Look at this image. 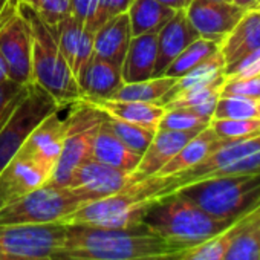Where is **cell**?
<instances>
[{"label":"cell","mask_w":260,"mask_h":260,"mask_svg":"<svg viewBox=\"0 0 260 260\" xmlns=\"http://www.w3.org/2000/svg\"><path fill=\"white\" fill-rule=\"evenodd\" d=\"M187 249L144 222L127 228L68 225L52 260H178Z\"/></svg>","instance_id":"obj_1"},{"label":"cell","mask_w":260,"mask_h":260,"mask_svg":"<svg viewBox=\"0 0 260 260\" xmlns=\"http://www.w3.org/2000/svg\"><path fill=\"white\" fill-rule=\"evenodd\" d=\"M143 222L166 240L185 248L196 246L234 223L210 216L179 193L169 194L150 205Z\"/></svg>","instance_id":"obj_2"},{"label":"cell","mask_w":260,"mask_h":260,"mask_svg":"<svg viewBox=\"0 0 260 260\" xmlns=\"http://www.w3.org/2000/svg\"><path fill=\"white\" fill-rule=\"evenodd\" d=\"M32 34V80L43 87L60 106L81 100V90L66 58L58 49L52 28L29 5L19 2Z\"/></svg>","instance_id":"obj_3"},{"label":"cell","mask_w":260,"mask_h":260,"mask_svg":"<svg viewBox=\"0 0 260 260\" xmlns=\"http://www.w3.org/2000/svg\"><path fill=\"white\" fill-rule=\"evenodd\" d=\"M176 193L216 219L236 222L260 205V173L208 178Z\"/></svg>","instance_id":"obj_4"},{"label":"cell","mask_w":260,"mask_h":260,"mask_svg":"<svg viewBox=\"0 0 260 260\" xmlns=\"http://www.w3.org/2000/svg\"><path fill=\"white\" fill-rule=\"evenodd\" d=\"M153 204L155 202L144 194L141 184L134 182L115 194L83 204L58 223L66 226L127 228L141 223L147 208Z\"/></svg>","instance_id":"obj_5"},{"label":"cell","mask_w":260,"mask_h":260,"mask_svg":"<svg viewBox=\"0 0 260 260\" xmlns=\"http://www.w3.org/2000/svg\"><path fill=\"white\" fill-rule=\"evenodd\" d=\"M107 113L95 104L80 100L75 109L66 116V138L61 155L48 184L55 187H69L74 172L90 159L92 140L96 128L104 122Z\"/></svg>","instance_id":"obj_6"},{"label":"cell","mask_w":260,"mask_h":260,"mask_svg":"<svg viewBox=\"0 0 260 260\" xmlns=\"http://www.w3.org/2000/svg\"><path fill=\"white\" fill-rule=\"evenodd\" d=\"M83 204L86 202L69 187L45 184L0 208V225L58 223Z\"/></svg>","instance_id":"obj_7"},{"label":"cell","mask_w":260,"mask_h":260,"mask_svg":"<svg viewBox=\"0 0 260 260\" xmlns=\"http://www.w3.org/2000/svg\"><path fill=\"white\" fill-rule=\"evenodd\" d=\"M60 107L61 106L43 87L37 83L31 84L25 100L0 128V173L19 153L34 127Z\"/></svg>","instance_id":"obj_8"},{"label":"cell","mask_w":260,"mask_h":260,"mask_svg":"<svg viewBox=\"0 0 260 260\" xmlns=\"http://www.w3.org/2000/svg\"><path fill=\"white\" fill-rule=\"evenodd\" d=\"M66 226L0 225V260H52Z\"/></svg>","instance_id":"obj_9"},{"label":"cell","mask_w":260,"mask_h":260,"mask_svg":"<svg viewBox=\"0 0 260 260\" xmlns=\"http://www.w3.org/2000/svg\"><path fill=\"white\" fill-rule=\"evenodd\" d=\"M0 52L7 64L10 78L20 84L32 80V34L28 22L19 10L0 26Z\"/></svg>","instance_id":"obj_10"},{"label":"cell","mask_w":260,"mask_h":260,"mask_svg":"<svg viewBox=\"0 0 260 260\" xmlns=\"http://www.w3.org/2000/svg\"><path fill=\"white\" fill-rule=\"evenodd\" d=\"M246 10L226 0H193L185 16L201 39L222 43L245 16Z\"/></svg>","instance_id":"obj_11"},{"label":"cell","mask_w":260,"mask_h":260,"mask_svg":"<svg viewBox=\"0 0 260 260\" xmlns=\"http://www.w3.org/2000/svg\"><path fill=\"white\" fill-rule=\"evenodd\" d=\"M134 182L132 172L87 159L74 172L69 188L87 204L115 194Z\"/></svg>","instance_id":"obj_12"},{"label":"cell","mask_w":260,"mask_h":260,"mask_svg":"<svg viewBox=\"0 0 260 260\" xmlns=\"http://www.w3.org/2000/svg\"><path fill=\"white\" fill-rule=\"evenodd\" d=\"M58 110L48 115L34 127L19 150L22 156L42 167L49 176H52L66 138V118H60Z\"/></svg>","instance_id":"obj_13"},{"label":"cell","mask_w":260,"mask_h":260,"mask_svg":"<svg viewBox=\"0 0 260 260\" xmlns=\"http://www.w3.org/2000/svg\"><path fill=\"white\" fill-rule=\"evenodd\" d=\"M201 130L158 128L147 150L143 153L138 167L132 172L134 181L138 182L150 176H155Z\"/></svg>","instance_id":"obj_14"},{"label":"cell","mask_w":260,"mask_h":260,"mask_svg":"<svg viewBox=\"0 0 260 260\" xmlns=\"http://www.w3.org/2000/svg\"><path fill=\"white\" fill-rule=\"evenodd\" d=\"M49 178L42 167L17 153L0 173V208L48 184Z\"/></svg>","instance_id":"obj_15"},{"label":"cell","mask_w":260,"mask_h":260,"mask_svg":"<svg viewBox=\"0 0 260 260\" xmlns=\"http://www.w3.org/2000/svg\"><path fill=\"white\" fill-rule=\"evenodd\" d=\"M196 39H199V34L190 25L185 10L176 11L158 32V54L153 77H162L170 63Z\"/></svg>","instance_id":"obj_16"},{"label":"cell","mask_w":260,"mask_h":260,"mask_svg":"<svg viewBox=\"0 0 260 260\" xmlns=\"http://www.w3.org/2000/svg\"><path fill=\"white\" fill-rule=\"evenodd\" d=\"M77 83L81 90V100L86 101L112 98L115 92L124 84L121 68L96 55H93L80 72Z\"/></svg>","instance_id":"obj_17"},{"label":"cell","mask_w":260,"mask_h":260,"mask_svg":"<svg viewBox=\"0 0 260 260\" xmlns=\"http://www.w3.org/2000/svg\"><path fill=\"white\" fill-rule=\"evenodd\" d=\"M132 37V28H130L127 13L115 16L95 31L93 55L121 68Z\"/></svg>","instance_id":"obj_18"},{"label":"cell","mask_w":260,"mask_h":260,"mask_svg":"<svg viewBox=\"0 0 260 260\" xmlns=\"http://www.w3.org/2000/svg\"><path fill=\"white\" fill-rule=\"evenodd\" d=\"M158 54V34L149 32L132 37L121 66L124 83H137L153 77Z\"/></svg>","instance_id":"obj_19"},{"label":"cell","mask_w":260,"mask_h":260,"mask_svg":"<svg viewBox=\"0 0 260 260\" xmlns=\"http://www.w3.org/2000/svg\"><path fill=\"white\" fill-rule=\"evenodd\" d=\"M260 48V14L257 10H249L222 40L219 51L225 60V69L231 68L242 57ZM225 72V71H223Z\"/></svg>","instance_id":"obj_20"},{"label":"cell","mask_w":260,"mask_h":260,"mask_svg":"<svg viewBox=\"0 0 260 260\" xmlns=\"http://www.w3.org/2000/svg\"><path fill=\"white\" fill-rule=\"evenodd\" d=\"M106 119L96 128V132L93 135L90 159H95L98 162H103L106 166H110L119 170L134 172L141 161V155L130 150L109 128V125L106 124Z\"/></svg>","instance_id":"obj_21"},{"label":"cell","mask_w":260,"mask_h":260,"mask_svg":"<svg viewBox=\"0 0 260 260\" xmlns=\"http://www.w3.org/2000/svg\"><path fill=\"white\" fill-rule=\"evenodd\" d=\"M230 141L231 140L220 138L208 125L204 130H201L196 137H193L155 176H172L185 172Z\"/></svg>","instance_id":"obj_22"},{"label":"cell","mask_w":260,"mask_h":260,"mask_svg":"<svg viewBox=\"0 0 260 260\" xmlns=\"http://www.w3.org/2000/svg\"><path fill=\"white\" fill-rule=\"evenodd\" d=\"M104 110L109 116L115 119H121L125 122H132L138 125H144L153 130H158L159 121L166 112V109L159 104L143 103V101H128V100H96L89 101Z\"/></svg>","instance_id":"obj_23"},{"label":"cell","mask_w":260,"mask_h":260,"mask_svg":"<svg viewBox=\"0 0 260 260\" xmlns=\"http://www.w3.org/2000/svg\"><path fill=\"white\" fill-rule=\"evenodd\" d=\"M222 260H260V205L240 219Z\"/></svg>","instance_id":"obj_24"},{"label":"cell","mask_w":260,"mask_h":260,"mask_svg":"<svg viewBox=\"0 0 260 260\" xmlns=\"http://www.w3.org/2000/svg\"><path fill=\"white\" fill-rule=\"evenodd\" d=\"M175 10L156 2V0H134L127 16L132 28V36L155 32L158 34L162 26L175 16Z\"/></svg>","instance_id":"obj_25"},{"label":"cell","mask_w":260,"mask_h":260,"mask_svg":"<svg viewBox=\"0 0 260 260\" xmlns=\"http://www.w3.org/2000/svg\"><path fill=\"white\" fill-rule=\"evenodd\" d=\"M223 71H225V60H223L220 51H217L216 54H213L211 57H208L207 60L199 63L196 68L188 71L185 75L176 78V83L164 95V98L159 101V106L164 107V104L178 93H182V92H187V90H191V89H196V87L207 86V84L225 77Z\"/></svg>","instance_id":"obj_26"},{"label":"cell","mask_w":260,"mask_h":260,"mask_svg":"<svg viewBox=\"0 0 260 260\" xmlns=\"http://www.w3.org/2000/svg\"><path fill=\"white\" fill-rule=\"evenodd\" d=\"M176 78L173 77H152L149 80L137 83H124L112 96L113 100H128V101H143L159 104L164 95L173 87Z\"/></svg>","instance_id":"obj_27"},{"label":"cell","mask_w":260,"mask_h":260,"mask_svg":"<svg viewBox=\"0 0 260 260\" xmlns=\"http://www.w3.org/2000/svg\"><path fill=\"white\" fill-rule=\"evenodd\" d=\"M217 51H219V43L199 37L193 43H190L170 63V66L166 69L164 75L173 77V78H179V77L185 75L188 71H191L193 68H196L199 63H202L204 60H207L208 57L216 54Z\"/></svg>","instance_id":"obj_28"},{"label":"cell","mask_w":260,"mask_h":260,"mask_svg":"<svg viewBox=\"0 0 260 260\" xmlns=\"http://www.w3.org/2000/svg\"><path fill=\"white\" fill-rule=\"evenodd\" d=\"M106 124L130 150H134L135 153H138L141 156L147 150L149 144L152 143V140L156 134V130H153V128L132 124V122H125L121 119H115L109 115H107Z\"/></svg>","instance_id":"obj_29"},{"label":"cell","mask_w":260,"mask_h":260,"mask_svg":"<svg viewBox=\"0 0 260 260\" xmlns=\"http://www.w3.org/2000/svg\"><path fill=\"white\" fill-rule=\"evenodd\" d=\"M213 118L216 119L260 118V98H249L240 95L219 96Z\"/></svg>","instance_id":"obj_30"},{"label":"cell","mask_w":260,"mask_h":260,"mask_svg":"<svg viewBox=\"0 0 260 260\" xmlns=\"http://www.w3.org/2000/svg\"><path fill=\"white\" fill-rule=\"evenodd\" d=\"M240 219L237 222H234L231 226H228L225 231L219 233L217 236H214L196 246H191L178 260H222L233 236L236 234V231L239 228Z\"/></svg>","instance_id":"obj_31"},{"label":"cell","mask_w":260,"mask_h":260,"mask_svg":"<svg viewBox=\"0 0 260 260\" xmlns=\"http://www.w3.org/2000/svg\"><path fill=\"white\" fill-rule=\"evenodd\" d=\"M83 29H84V25H81L78 20H75L71 14L68 17H64L57 26L52 28L58 49L63 54V57L66 58L71 69L74 68V63H75V57H77V51L80 46Z\"/></svg>","instance_id":"obj_32"},{"label":"cell","mask_w":260,"mask_h":260,"mask_svg":"<svg viewBox=\"0 0 260 260\" xmlns=\"http://www.w3.org/2000/svg\"><path fill=\"white\" fill-rule=\"evenodd\" d=\"M210 127L225 140H245L249 137L260 135V118H245V119H216L213 118Z\"/></svg>","instance_id":"obj_33"},{"label":"cell","mask_w":260,"mask_h":260,"mask_svg":"<svg viewBox=\"0 0 260 260\" xmlns=\"http://www.w3.org/2000/svg\"><path fill=\"white\" fill-rule=\"evenodd\" d=\"M31 84H20L11 78L7 81H0V128L7 124L14 110L25 100Z\"/></svg>","instance_id":"obj_34"},{"label":"cell","mask_w":260,"mask_h":260,"mask_svg":"<svg viewBox=\"0 0 260 260\" xmlns=\"http://www.w3.org/2000/svg\"><path fill=\"white\" fill-rule=\"evenodd\" d=\"M166 109V107H164ZM211 121L199 116L190 109H166L158 128L166 130H204Z\"/></svg>","instance_id":"obj_35"},{"label":"cell","mask_w":260,"mask_h":260,"mask_svg":"<svg viewBox=\"0 0 260 260\" xmlns=\"http://www.w3.org/2000/svg\"><path fill=\"white\" fill-rule=\"evenodd\" d=\"M132 2L134 0H95V5L84 26L95 32L112 17L127 13Z\"/></svg>","instance_id":"obj_36"},{"label":"cell","mask_w":260,"mask_h":260,"mask_svg":"<svg viewBox=\"0 0 260 260\" xmlns=\"http://www.w3.org/2000/svg\"><path fill=\"white\" fill-rule=\"evenodd\" d=\"M19 2H23L36 10L43 22L51 28L57 26L71 14L69 0H19Z\"/></svg>","instance_id":"obj_37"},{"label":"cell","mask_w":260,"mask_h":260,"mask_svg":"<svg viewBox=\"0 0 260 260\" xmlns=\"http://www.w3.org/2000/svg\"><path fill=\"white\" fill-rule=\"evenodd\" d=\"M226 95L260 98V75L251 78H225L220 96Z\"/></svg>","instance_id":"obj_38"},{"label":"cell","mask_w":260,"mask_h":260,"mask_svg":"<svg viewBox=\"0 0 260 260\" xmlns=\"http://www.w3.org/2000/svg\"><path fill=\"white\" fill-rule=\"evenodd\" d=\"M225 78H251L260 75V48L242 57L231 68L225 69Z\"/></svg>","instance_id":"obj_39"},{"label":"cell","mask_w":260,"mask_h":260,"mask_svg":"<svg viewBox=\"0 0 260 260\" xmlns=\"http://www.w3.org/2000/svg\"><path fill=\"white\" fill-rule=\"evenodd\" d=\"M93 5H95V0H69L71 16L75 20H78L81 25H86Z\"/></svg>","instance_id":"obj_40"},{"label":"cell","mask_w":260,"mask_h":260,"mask_svg":"<svg viewBox=\"0 0 260 260\" xmlns=\"http://www.w3.org/2000/svg\"><path fill=\"white\" fill-rule=\"evenodd\" d=\"M156 2H159L175 11H181V10H187V7L193 2V0H156Z\"/></svg>","instance_id":"obj_41"},{"label":"cell","mask_w":260,"mask_h":260,"mask_svg":"<svg viewBox=\"0 0 260 260\" xmlns=\"http://www.w3.org/2000/svg\"><path fill=\"white\" fill-rule=\"evenodd\" d=\"M17 7H19V2H10L2 11H0V26H2L17 11Z\"/></svg>","instance_id":"obj_42"},{"label":"cell","mask_w":260,"mask_h":260,"mask_svg":"<svg viewBox=\"0 0 260 260\" xmlns=\"http://www.w3.org/2000/svg\"><path fill=\"white\" fill-rule=\"evenodd\" d=\"M236 5L242 7L243 10L249 11V10H257L260 7V0H231Z\"/></svg>","instance_id":"obj_43"},{"label":"cell","mask_w":260,"mask_h":260,"mask_svg":"<svg viewBox=\"0 0 260 260\" xmlns=\"http://www.w3.org/2000/svg\"><path fill=\"white\" fill-rule=\"evenodd\" d=\"M10 80V72H8V64L2 55V52H0V81H7Z\"/></svg>","instance_id":"obj_44"},{"label":"cell","mask_w":260,"mask_h":260,"mask_svg":"<svg viewBox=\"0 0 260 260\" xmlns=\"http://www.w3.org/2000/svg\"><path fill=\"white\" fill-rule=\"evenodd\" d=\"M257 11H258V14H260V7H258V8H257Z\"/></svg>","instance_id":"obj_45"},{"label":"cell","mask_w":260,"mask_h":260,"mask_svg":"<svg viewBox=\"0 0 260 260\" xmlns=\"http://www.w3.org/2000/svg\"><path fill=\"white\" fill-rule=\"evenodd\" d=\"M226 2H231V0H226Z\"/></svg>","instance_id":"obj_46"}]
</instances>
